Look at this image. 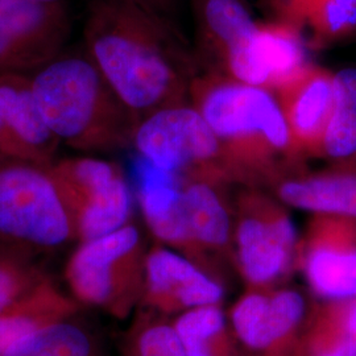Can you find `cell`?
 <instances>
[{
  "mask_svg": "<svg viewBox=\"0 0 356 356\" xmlns=\"http://www.w3.org/2000/svg\"><path fill=\"white\" fill-rule=\"evenodd\" d=\"M85 51L140 122L159 110L191 103L202 73L182 28L134 0H91Z\"/></svg>",
  "mask_w": 356,
  "mask_h": 356,
  "instance_id": "1",
  "label": "cell"
},
{
  "mask_svg": "<svg viewBox=\"0 0 356 356\" xmlns=\"http://www.w3.org/2000/svg\"><path fill=\"white\" fill-rule=\"evenodd\" d=\"M191 103L214 131L235 188L272 191L306 169L272 91L202 72L191 85Z\"/></svg>",
  "mask_w": 356,
  "mask_h": 356,
  "instance_id": "2",
  "label": "cell"
},
{
  "mask_svg": "<svg viewBox=\"0 0 356 356\" xmlns=\"http://www.w3.org/2000/svg\"><path fill=\"white\" fill-rule=\"evenodd\" d=\"M38 104L61 144L82 153L132 147L139 120L85 51H66L33 72Z\"/></svg>",
  "mask_w": 356,
  "mask_h": 356,
  "instance_id": "3",
  "label": "cell"
},
{
  "mask_svg": "<svg viewBox=\"0 0 356 356\" xmlns=\"http://www.w3.org/2000/svg\"><path fill=\"white\" fill-rule=\"evenodd\" d=\"M76 242L48 166L0 154V245L38 256Z\"/></svg>",
  "mask_w": 356,
  "mask_h": 356,
  "instance_id": "4",
  "label": "cell"
},
{
  "mask_svg": "<svg viewBox=\"0 0 356 356\" xmlns=\"http://www.w3.org/2000/svg\"><path fill=\"white\" fill-rule=\"evenodd\" d=\"M148 250L132 222L101 238L78 243L65 277L76 302L115 318L135 314L144 298Z\"/></svg>",
  "mask_w": 356,
  "mask_h": 356,
  "instance_id": "5",
  "label": "cell"
},
{
  "mask_svg": "<svg viewBox=\"0 0 356 356\" xmlns=\"http://www.w3.org/2000/svg\"><path fill=\"white\" fill-rule=\"evenodd\" d=\"M300 235L272 191L242 186L234 197L235 269L247 289L280 286L297 270Z\"/></svg>",
  "mask_w": 356,
  "mask_h": 356,
  "instance_id": "6",
  "label": "cell"
},
{
  "mask_svg": "<svg viewBox=\"0 0 356 356\" xmlns=\"http://www.w3.org/2000/svg\"><path fill=\"white\" fill-rule=\"evenodd\" d=\"M48 169L74 222L76 243L131 223L134 191L118 163L83 154L57 159Z\"/></svg>",
  "mask_w": 356,
  "mask_h": 356,
  "instance_id": "7",
  "label": "cell"
},
{
  "mask_svg": "<svg viewBox=\"0 0 356 356\" xmlns=\"http://www.w3.org/2000/svg\"><path fill=\"white\" fill-rule=\"evenodd\" d=\"M132 148L165 172L182 177L220 178L232 185L216 134L191 103L166 107L141 119Z\"/></svg>",
  "mask_w": 356,
  "mask_h": 356,
  "instance_id": "8",
  "label": "cell"
},
{
  "mask_svg": "<svg viewBox=\"0 0 356 356\" xmlns=\"http://www.w3.org/2000/svg\"><path fill=\"white\" fill-rule=\"evenodd\" d=\"M70 33L64 3L0 0V74H32L64 53Z\"/></svg>",
  "mask_w": 356,
  "mask_h": 356,
  "instance_id": "9",
  "label": "cell"
},
{
  "mask_svg": "<svg viewBox=\"0 0 356 356\" xmlns=\"http://www.w3.org/2000/svg\"><path fill=\"white\" fill-rule=\"evenodd\" d=\"M309 307L293 288L247 289L229 310V326L247 356H291Z\"/></svg>",
  "mask_w": 356,
  "mask_h": 356,
  "instance_id": "10",
  "label": "cell"
},
{
  "mask_svg": "<svg viewBox=\"0 0 356 356\" xmlns=\"http://www.w3.org/2000/svg\"><path fill=\"white\" fill-rule=\"evenodd\" d=\"M297 270L316 300L356 297V218L312 214L300 236Z\"/></svg>",
  "mask_w": 356,
  "mask_h": 356,
  "instance_id": "11",
  "label": "cell"
},
{
  "mask_svg": "<svg viewBox=\"0 0 356 356\" xmlns=\"http://www.w3.org/2000/svg\"><path fill=\"white\" fill-rule=\"evenodd\" d=\"M307 64L302 29L275 20L259 23L227 56L220 74L275 92Z\"/></svg>",
  "mask_w": 356,
  "mask_h": 356,
  "instance_id": "12",
  "label": "cell"
},
{
  "mask_svg": "<svg viewBox=\"0 0 356 356\" xmlns=\"http://www.w3.org/2000/svg\"><path fill=\"white\" fill-rule=\"evenodd\" d=\"M231 184L216 177H184L182 198L197 264L222 281L223 266L235 268Z\"/></svg>",
  "mask_w": 356,
  "mask_h": 356,
  "instance_id": "13",
  "label": "cell"
},
{
  "mask_svg": "<svg viewBox=\"0 0 356 356\" xmlns=\"http://www.w3.org/2000/svg\"><path fill=\"white\" fill-rule=\"evenodd\" d=\"M223 298L222 281L186 256L163 244L148 250L141 306L176 317L195 307L220 305Z\"/></svg>",
  "mask_w": 356,
  "mask_h": 356,
  "instance_id": "14",
  "label": "cell"
},
{
  "mask_svg": "<svg viewBox=\"0 0 356 356\" xmlns=\"http://www.w3.org/2000/svg\"><path fill=\"white\" fill-rule=\"evenodd\" d=\"M304 160L316 159L325 128L335 110L334 73L309 64L273 92Z\"/></svg>",
  "mask_w": 356,
  "mask_h": 356,
  "instance_id": "15",
  "label": "cell"
},
{
  "mask_svg": "<svg viewBox=\"0 0 356 356\" xmlns=\"http://www.w3.org/2000/svg\"><path fill=\"white\" fill-rule=\"evenodd\" d=\"M134 178L136 200L153 236L197 264L184 209V177L159 169L136 154Z\"/></svg>",
  "mask_w": 356,
  "mask_h": 356,
  "instance_id": "16",
  "label": "cell"
},
{
  "mask_svg": "<svg viewBox=\"0 0 356 356\" xmlns=\"http://www.w3.org/2000/svg\"><path fill=\"white\" fill-rule=\"evenodd\" d=\"M272 193L288 207L310 214L356 218V154L314 172L304 169L281 181Z\"/></svg>",
  "mask_w": 356,
  "mask_h": 356,
  "instance_id": "17",
  "label": "cell"
},
{
  "mask_svg": "<svg viewBox=\"0 0 356 356\" xmlns=\"http://www.w3.org/2000/svg\"><path fill=\"white\" fill-rule=\"evenodd\" d=\"M195 26L194 49L202 72L220 74L231 51L252 35L257 22L245 0H186Z\"/></svg>",
  "mask_w": 356,
  "mask_h": 356,
  "instance_id": "18",
  "label": "cell"
},
{
  "mask_svg": "<svg viewBox=\"0 0 356 356\" xmlns=\"http://www.w3.org/2000/svg\"><path fill=\"white\" fill-rule=\"evenodd\" d=\"M0 106L31 160L38 165L53 164L63 144L41 111L29 74H0Z\"/></svg>",
  "mask_w": 356,
  "mask_h": 356,
  "instance_id": "19",
  "label": "cell"
},
{
  "mask_svg": "<svg viewBox=\"0 0 356 356\" xmlns=\"http://www.w3.org/2000/svg\"><path fill=\"white\" fill-rule=\"evenodd\" d=\"M291 356H356V297L312 302Z\"/></svg>",
  "mask_w": 356,
  "mask_h": 356,
  "instance_id": "20",
  "label": "cell"
},
{
  "mask_svg": "<svg viewBox=\"0 0 356 356\" xmlns=\"http://www.w3.org/2000/svg\"><path fill=\"white\" fill-rule=\"evenodd\" d=\"M173 326L186 356H247L220 305L181 313L173 319Z\"/></svg>",
  "mask_w": 356,
  "mask_h": 356,
  "instance_id": "21",
  "label": "cell"
},
{
  "mask_svg": "<svg viewBox=\"0 0 356 356\" xmlns=\"http://www.w3.org/2000/svg\"><path fill=\"white\" fill-rule=\"evenodd\" d=\"M0 356H107L99 338L76 314L53 321Z\"/></svg>",
  "mask_w": 356,
  "mask_h": 356,
  "instance_id": "22",
  "label": "cell"
},
{
  "mask_svg": "<svg viewBox=\"0 0 356 356\" xmlns=\"http://www.w3.org/2000/svg\"><path fill=\"white\" fill-rule=\"evenodd\" d=\"M76 312V302L60 292L51 279L45 281L0 316V355L31 332Z\"/></svg>",
  "mask_w": 356,
  "mask_h": 356,
  "instance_id": "23",
  "label": "cell"
},
{
  "mask_svg": "<svg viewBox=\"0 0 356 356\" xmlns=\"http://www.w3.org/2000/svg\"><path fill=\"white\" fill-rule=\"evenodd\" d=\"M119 356H186L170 317L140 306L119 346Z\"/></svg>",
  "mask_w": 356,
  "mask_h": 356,
  "instance_id": "24",
  "label": "cell"
},
{
  "mask_svg": "<svg viewBox=\"0 0 356 356\" xmlns=\"http://www.w3.org/2000/svg\"><path fill=\"white\" fill-rule=\"evenodd\" d=\"M48 280L36 266L35 254L0 245V316Z\"/></svg>",
  "mask_w": 356,
  "mask_h": 356,
  "instance_id": "25",
  "label": "cell"
},
{
  "mask_svg": "<svg viewBox=\"0 0 356 356\" xmlns=\"http://www.w3.org/2000/svg\"><path fill=\"white\" fill-rule=\"evenodd\" d=\"M304 28L317 49L351 36L356 31V0H312Z\"/></svg>",
  "mask_w": 356,
  "mask_h": 356,
  "instance_id": "26",
  "label": "cell"
},
{
  "mask_svg": "<svg viewBox=\"0 0 356 356\" xmlns=\"http://www.w3.org/2000/svg\"><path fill=\"white\" fill-rule=\"evenodd\" d=\"M356 154V108L335 107L319 143L316 159L327 163Z\"/></svg>",
  "mask_w": 356,
  "mask_h": 356,
  "instance_id": "27",
  "label": "cell"
},
{
  "mask_svg": "<svg viewBox=\"0 0 356 356\" xmlns=\"http://www.w3.org/2000/svg\"><path fill=\"white\" fill-rule=\"evenodd\" d=\"M335 107L356 108V69L347 67L334 73Z\"/></svg>",
  "mask_w": 356,
  "mask_h": 356,
  "instance_id": "28",
  "label": "cell"
},
{
  "mask_svg": "<svg viewBox=\"0 0 356 356\" xmlns=\"http://www.w3.org/2000/svg\"><path fill=\"white\" fill-rule=\"evenodd\" d=\"M312 0H272L277 19L302 29L304 19Z\"/></svg>",
  "mask_w": 356,
  "mask_h": 356,
  "instance_id": "29",
  "label": "cell"
},
{
  "mask_svg": "<svg viewBox=\"0 0 356 356\" xmlns=\"http://www.w3.org/2000/svg\"><path fill=\"white\" fill-rule=\"evenodd\" d=\"M0 154L32 161L26 148L17 140L0 106ZM33 163V161H32Z\"/></svg>",
  "mask_w": 356,
  "mask_h": 356,
  "instance_id": "30",
  "label": "cell"
},
{
  "mask_svg": "<svg viewBox=\"0 0 356 356\" xmlns=\"http://www.w3.org/2000/svg\"><path fill=\"white\" fill-rule=\"evenodd\" d=\"M143 7L151 10L153 13L164 16L176 26H181V16L184 4L186 0H134Z\"/></svg>",
  "mask_w": 356,
  "mask_h": 356,
  "instance_id": "31",
  "label": "cell"
},
{
  "mask_svg": "<svg viewBox=\"0 0 356 356\" xmlns=\"http://www.w3.org/2000/svg\"><path fill=\"white\" fill-rule=\"evenodd\" d=\"M38 1H44V3H64L65 0H38Z\"/></svg>",
  "mask_w": 356,
  "mask_h": 356,
  "instance_id": "32",
  "label": "cell"
}]
</instances>
